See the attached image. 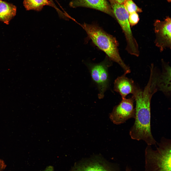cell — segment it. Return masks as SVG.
<instances>
[{
    "label": "cell",
    "mask_w": 171,
    "mask_h": 171,
    "mask_svg": "<svg viewBox=\"0 0 171 171\" xmlns=\"http://www.w3.org/2000/svg\"><path fill=\"white\" fill-rule=\"evenodd\" d=\"M163 62L162 70L161 73L157 72L153 66L152 72L157 91H162L166 95L169 96L171 91V68L169 65Z\"/></svg>",
    "instance_id": "7"
},
{
    "label": "cell",
    "mask_w": 171,
    "mask_h": 171,
    "mask_svg": "<svg viewBox=\"0 0 171 171\" xmlns=\"http://www.w3.org/2000/svg\"></svg>",
    "instance_id": "18"
},
{
    "label": "cell",
    "mask_w": 171,
    "mask_h": 171,
    "mask_svg": "<svg viewBox=\"0 0 171 171\" xmlns=\"http://www.w3.org/2000/svg\"><path fill=\"white\" fill-rule=\"evenodd\" d=\"M153 149L147 145L145 151L144 171H171V141L162 137Z\"/></svg>",
    "instance_id": "3"
},
{
    "label": "cell",
    "mask_w": 171,
    "mask_h": 171,
    "mask_svg": "<svg viewBox=\"0 0 171 171\" xmlns=\"http://www.w3.org/2000/svg\"><path fill=\"white\" fill-rule=\"evenodd\" d=\"M6 167V165L4 162L0 159V171H3Z\"/></svg>",
    "instance_id": "15"
},
{
    "label": "cell",
    "mask_w": 171,
    "mask_h": 171,
    "mask_svg": "<svg viewBox=\"0 0 171 171\" xmlns=\"http://www.w3.org/2000/svg\"><path fill=\"white\" fill-rule=\"evenodd\" d=\"M109 65L107 62H104L92 65L89 67L92 79L98 87L99 99L104 97V92L108 87L109 80L108 68Z\"/></svg>",
    "instance_id": "6"
},
{
    "label": "cell",
    "mask_w": 171,
    "mask_h": 171,
    "mask_svg": "<svg viewBox=\"0 0 171 171\" xmlns=\"http://www.w3.org/2000/svg\"><path fill=\"white\" fill-rule=\"evenodd\" d=\"M154 93L147 83L143 90L138 87L133 95L136 102L134 124L129 134L133 140L144 141L147 145H156L157 142L152 133L151 127V102Z\"/></svg>",
    "instance_id": "1"
},
{
    "label": "cell",
    "mask_w": 171,
    "mask_h": 171,
    "mask_svg": "<svg viewBox=\"0 0 171 171\" xmlns=\"http://www.w3.org/2000/svg\"><path fill=\"white\" fill-rule=\"evenodd\" d=\"M70 5L73 8L85 7L94 9L113 16L111 7L106 0H72Z\"/></svg>",
    "instance_id": "10"
},
{
    "label": "cell",
    "mask_w": 171,
    "mask_h": 171,
    "mask_svg": "<svg viewBox=\"0 0 171 171\" xmlns=\"http://www.w3.org/2000/svg\"><path fill=\"white\" fill-rule=\"evenodd\" d=\"M134 97L123 99L120 103L115 106L112 112L109 114V118L113 123L120 124L131 118H135V109L134 107Z\"/></svg>",
    "instance_id": "4"
},
{
    "label": "cell",
    "mask_w": 171,
    "mask_h": 171,
    "mask_svg": "<svg viewBox=\"0 0 171 171\" xmlns=\"http://www.w3.org/2000/svg\"><path fill=\"white\" fill-rule=\"evenodd\" d=\"M53 167L52 166H47L46 169L43 171H53Z\"/></svg>",
    "instance_id": "16"
},
{
    "label": "cell",
    "mask_w": 171,
    "mask_h": 171,
    "mask_svg": "<svg viewBox=\"0 0 171 171\" xmlns=\"http://www.w3.org/2000/svg\"><path fill=\"white\" fill-rule=\"evenodd\" d=\"M117 2L121 4H123L126 0H114Z\"/></svg>",
    "instance_id": "17"
},
{
    "label": "cell",
    "mask_w": 171,
    "mask_h": 171,
    "mask_svg": "<svg viewBox=\"0 0 171 171\" xmlns=\"http://www.w3.org/2000/svg\"><path fill=\"white\" fill-rule=\"evenodd\" d=\"M139 19L137 12H134L129 14L128 21L130 26L136 25L138 22Z\"/></svg>",
    "instance_id": "14"
},
{
    "label": "cell",
    "mask_w": 171,
    "mask_h": 171,
    "mask_svg": "<svg viewBox=\"0 0 171 171\" xmlns=\"http://www.w3.org/2000/svg\"><path fill=\"white\" fill-rule=\"evenodd\" d=\"M123 4L128 14L134 12H141L142 11L141 9L138 7L132 0H126Z\"/></svg>",
    "instance_id": "13"
},
{
    "label": "cell",
    "mask_w": 171,
    "mask_h": 171,
    "mask_svg": "<svg viewBox=\"0 0 171 171\" xmlns=\"http://www.w3.org/2000/svg\"><path fill=\"white\" fill-rule=\"evenodd\" d=\"M126 75L124 74L118 77L114 83V90L120 94L122 99L125 98L129 94L133 95L138 88L133 81L127 77Z\"/></svg>",
    "instance_id": "9"
},
{
    "label": "cell",
    "mask_w": 171,
    "mask_h": 171,
    "mask_svg": "<svg viewBox=\"0 0 171 171\" xmlns=\"http://www.w3.org/2000/svg\"><path fill=\"white\" fill-rule=\"evenodd\" d=\"M94 43L104 52L112 61L117 63L123 69L124 73L131 70L121 58L118 51V42L113 36L106 33L96 25L84 23L81 25Z\"/></svg>",
    "instance_id": "2"
},
{
    "label": "cell",
    "mask_w": 171,
    "mask_h": 171,
    "mask_svg": "<svg viewBox=\"0 0 171 171\" xmlns=\"http://www.w3.org/2000/svg\"><path fill=\"white\" fill-rule=\"evenodd\" d=\"M70 171H116L106 161L96 157L76 164Z\"/></svg>",
    "instance_id": "8"
},
{
    "label": "cell",
    "mask_w": 171,
    "mask_h": 171,
    "mask_svg": "<svg viewBox=\"0 0 171 171\" xmlns=\"http://www.w3.org/2000/svg\"><path fill=\"white\" fill-rule=\"evenodd\" d=\"M16 7L13 4L0 0V21L8 24L16 15Z\"/></svg>",
    "instance_id": "11"
},
{
    "label": "cell",
    "mask_w": 171,
    "mask_h": 171,
    "mask_svg": "<svg viewBox=\"0 0 171 171\" xmlns=\"http://www.w3.org/2000/svg\"><path fill=\"white\" fill-rule=\"evenodd\" d=\"M171 20L167 17L163 21L157 20L154 26L155 35V43L160 51L171 48Z\"/></svg>",
    "instance_id": "5"
},
{
    "label": "cell",
    "mask_w": 171,
    "mask_h": 171,
    "mask_svg": "<svg viewBox=\"0 0 171 171\" xmlns=\"http://www.w3.org/2000/svg\"><path fill=\"white\" fill-rule=\"evenodd\" d=\"M23 4L27 10L40 11L45 5L53 6L49 0H24Z\"/></svg>",
    "instance_id": "12"
}]
</instances>
